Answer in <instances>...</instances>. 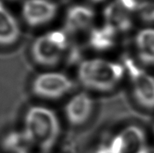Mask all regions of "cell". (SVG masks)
Masks as SVG:
<instances>
[{"instance_id":"52a82bcc","label":"cell","mask_w":154,"mask_h":153,"mask_svg":"<svg viewBox=\"0 0 154 153\" xmlns=\"http://www.w3.org/2000/svg\"><path fill=\"white\" fill-rule=\"evenodd\" d=\"M58 12V6L51 0H24L21 14L30 27H39L52 21Z\"/></svg>"},{"instance_id":"4fadbf2b","label":"cell","mask_w":154,"mask_h":153,"mask_svg":"<svg viewBox=\"0 0 154 153\" xmlns=\"http://www.w3.org/2000/svg\"><path fill=\"white\" fill-rule=\"evenodd\" d=\"M138 56L147 65H154V29L142 30L135 40Z\"/></svg>"},{"instance_id":"e0dca14e","label":"cell","mask_w":154,"mask_h":153,"mask_svg":"<svg viewBox=\"0 0 154 153\" xmlns=\"http://www.w3.org/2000/svg\"><path fill=\"white\" fill-rule=\"evenodd\" d=\"M1 2H16L18 0H0Z\"/></svg>"},{"instance_id":"3957f363","label":"cell","mask_w":154,"mask_h":153,"mask_svg":"<svg viewBox=\"0 0 154 153\" xmlns=\"http://www.w3.org/2000/svg\"><path fill=\"white\" fill-rule=\"evenodd\" d=\"M68 47V38L63 31H52L35 38L30 47L33 62L43 68L57 65Z\"/></svg>"},{"instance_id":"6da1fadb","label":"cell","mask_w":154,"mask_h":153,"mask_svg":"<svg viewBox=\"0 0 154 153\" xmlns=\"http://www.w3.org/2000/svg\"><path fill=\"white\" fill-rule=\"evenodd\" d=\"M35 153H49L56 143L60 131L59 119L53 109L32 105L24 110L19 127Z\"/></svg>"},{"instance_id":"5bb4252c","label":"cell","mask_w":154,"mask_h":153,"mask_svg":"<svg viewBox=\"0 0 154 153\" xmlns=\"http://www.w3.org/2000/svg\"><path fill=\"white\" fill-rule=\"evenodd\" d=\"M116 34V31L106 24L101 27L91 30L88 38V43L90 47L95 50H108L115 45Z\"/></svg>"},{"instance_id":"5b68a950","label":"cell","mask_w":154,"mask_h":153,"mask_svg":"<svg viewBox=\"0 0 154 153\" xmlns=\"http://www.w3.org/2000/svg\"><path fill=\"white\" fill-rule=\"evenodd\" d=\"M97 153H148L143 131L137 126H128L120 130Z\"/></svg>"},{"instance_id":"277c9868","label":"cell","mask_w":154,"mask_h":153,"mask_svg":"<svg viewBox=\"0 0 154 153\" xmlns=\"http://www.w3.org/2000/svg\"><path fill=\"white\" fill-rule=\"evenodd\" d=\"M73 87V82L59 72H42L35 74L30 82V91L41 100H56L66 95Z\"/></svg>"},{"instance_id":"30bf717a","label":"cell","mask_w":154,"mask_h":153,"mask_svg":"<svg viewBox=\"0 0 154 153\" xmlns=\"http://www.w3.org/2000/svg\"><path fill=\"white\" fill-rule=\"evenodd\" d=\"M94 11L84 5H74L68 10L65 18V31L76 33L88 28L94 19Z\"/></svg>"},{"instance_id":"7c38bea8","label":"cell","mask_w":154,"mask_h":153,"mask_svg":"<svg viewBox=\"0 0 154 153\" xmlns=\"http://www.w3.org/2000/svg\"><path fill=\"white\" fill-rule=\"evenodd\" d=\"M1 153H35L20 128H10L0 138Z\"/></svg>"},{"instance_id":"8992f818","label":"cell","mask_w":154,"mask_h":153,"mask_svg":"<svg viewBox=\"0 0 154 153\" xmlns=\"http://www.w3.org/2000/svg\"><path fill=\"white\" fill-rule=\"evenodd\" d=\"M124 67L130 78L134 96L145 109H154V77L140 68L130 58L124 60Z\"/></svg>"},{"instance_id":"2e32d148","label":"cell","mask_w":154,"mask_h":153,"mask_svg":"<svg viewBox=\"0 0 154 153\" xmlns=\"http://www.w3.org/2000/svg\"><path fill=\"white\" fill-rule=\"evenodd\" d=\"M122 6L128 10L129 12L137 10L138 6V0H119Z\"/></svg>"},{"instance_id":"ba28073f","label":"cell","mask_w":154,"mask_h":153,"mask_svg":"<svg viewBox=\"0 0 154 153\" xmlns=\"http://www.w3.org/2000/svg\"><path fill=\"white\" fill-rule=\"evenodd\" d=\"M22 36V30L16 17L0 1V48L15 46Z\"/></svg>"},{"instance_id":"9c48e42d","label":"cell","mask_w":154,"mask_h":153,"mask_svg":"<svg viewBox=\"0 0 154 153\" xmlns=\"http://www.w3.org/2000/svg\"><path fill=\"white\" fill-rule=\"evenodd\" d=\"M93 109V100L86 92L75 94L67 102L65 116L71 124L82 125L89 119Z\"/></svg>"},{"instance_id":"9a60e30c","label":"cell","mask_w":154,"mask_h":153,"mask_svg":"<svg viewBox=\"0 0 154 153\" xmlns=\"http://www.w3.org/2000/svg\"><path fill=\"white\" fill-rule=\"evenodd\" d=\"M138 13L143 22L148 23L154 22V2L142 1L138 6Z\"/></svg>"},{"instance_id":"7a4b0ae2","label":"cell","mask_w":154,"mask_h":153,"mask_svg":"<svg viewBox=\"0 0 154 153\" xmlns=\"http://www.w3.org/2000/svg\"><path fill=\"white\" fill-rule=\"evenodd\" d=\"M121 63L103 59L83 60L78 69V77L84 87L93 91H110L120 83L125 73Z\"/></svg>"},{"instance_id":"8fae6325","label":"cell","mask_w":154,"mask_h":153,"mask_svg":"<svg viewBox=\"0 0 154 153\" xmlns=\"http://www.w3.org/2000/svg\"><path fill=\"white\" fill-rule=\"evenodd\" d=\"M104 17L106 25L117 32H126L132 27V20L129 12L122 6L119 0H116L106 7L104 10Z\"/></svg>"}]
</instances>
